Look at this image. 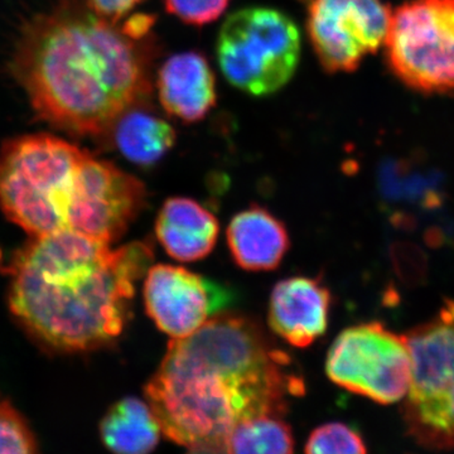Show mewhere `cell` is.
<instances>
[{
    "label": "cell",
    "mask_w": 454,
    "mask_h": 454,
    "mask_svg": "<svg viewBox=\"0 0 454 454\" xmlns=\"http://www.w3.org/2000/svg\"><path fill=\"white\" fill-rule=\"evenodd\" d=\"M405 337L413 364L403 404L406 433L427 450H454V301Z\"/></svg>",
    "instance_id": "5"
},
{
    "label": "cell",
    "mask_w": 454,
    "mask_h": 454,
    "mask_svg": "<svg viewBox=\"0 0 454 454\" xmlns=\"http://www.w3.org/2000/svg\"><path fill=\"white\" fill-rule=\"evenodd\" d=\"M216 56L232 86L254 97H267L291 82L297 70L300 31L292 18L278 9H240L221 27Z\"/></svg>",
    "instance_id": "6"
},
{
    "label": "cell",
    "mask_w": 454,
    "mask_h": 454,
    "mask_svg": "<svg viewBox=\"0 0 454 454\" xmlns=\"http://www.w3.org/2000/svg\"><path fill=\"white\" fill-rule=\"evenodd\" d=\"M65 229L32 236L11 264L9 306L23 327L50 348L89 351L127 325L136 284L148 270L151 244L118 250Z\"/></svg>",
    "instance_id": "3"
},
{
    "label": "cell",
    "mask_w": 454,
    "mask_h": 454,
    "mask_svg": "<svg viewBox=\"0 0 454 454\" xmlns=\"http://www.w3.org/2000/svg\"><path fill=\"white\" fill-rule=\"evenodd\" d=\"M145 301L157 327L177 340L195 333L225 309L231 304L232 293L187 269L158 264L146 273Z\"/></svg>",
    "instance_id": "11"
},
{
    "label": "cell",
    "mask_w": 454,
    "mask_h": 454,
    "mask_svg": "<svg viewBox=\"0 0 454 454\" xmlns=\"http://www.w3.org/2000/svg\"><path fill=\"white\" fill-rule=\"evenodd\" d=\"M86 2L100 16L107 18L112 22L118 23L122 17L127 16L143 0H86Z\"/></svg>",
    "instance_id": "22"
},
{
    "label": "cell",
    "mask_w": 454,
    "mask_h": 454,
    "mask_svg": "<svg viewBox=\"0 0 454 454\" xmlns=\"http://www.w3.org/2000/svg\"><path fill=\"white\" fill-rule=\"evenodd\" d=\"M152 56L148 35L100 16L86 0H61L20 31L11 71L42 121L101 137L151 95Z\"/></svg>",
    "instance_id": "2"
},
{
    "label": "cell",
    "mask_w": 454,
    "mask_h": 454,
    "mask_svg": "<svg viewBox=\"0 0 454 454\" xmlns=\"http://www.w3.org/2000/svg\"><path fill=\"white\" fill-rule=\"evenodd\" d=\"M145 391L170 441L192 452L226 453L239 424L283 417L289 397L304 394V380L256 322L223 313L173 340Z\"/></svg>",
    "instance_id": "1"
},
{
    "label": "cell",
    "mask_w": 454,
    "mask_h": 454,
    "mask_svg": "<svg viewBox=\"0 0 454 454\" xmlns=\"http://www.w3.org/2000/svg\"><path fill=\"white\" fill-rule=\"evenodd\" d=\"M37 441L25 418L0 396V453L37 452Z\"/></svg>",
    "instance_id": "20"
},
{
    "label": "cell",
    "mask_w": 454,
    "mask_h": 454,
    "mask_svg": "<svg viewBox=\"0 0 454 454\" xmlns=\"http://www.w3.org/2000/svg\"><path fill=\"white\" fill-rule=\"evenodd\" d=\"M405 334L380 322L352 325L339 334L325 360V372L343 389L389 405L404 399L411 382Z\"/></svg>",
    "instance_id": "8"
},
{
    "label": "cell",
    "mask_w": 454,
    "mask_h": 454,
    "mask_svg": "<svg viewBox=\"0 0 454 454\" xmlns=\"http://www.w3.org/2000/svg\"><path fill=\"white\" fill-rule=\"evenodd\" d=\"M331 293L318 280L294 277L274 286L269 303L271 330L295 348H307L327 331Z\"/></svg>",
    "instance_id": "12"
},
{
    "label": "cell",
    "mask_w": 454,
    "mask_h": 454,
    "mask_svg": "<svg viewBox=\"0 0 454 454\" xmlns=\"http://www.w3.org/2000/svg\"><path fill=\"white\" fill-rule=\"evenodd\" d=\"M307 453L346 454L366 453V442L356 429L345 423H327L310 433L306 443Z\"/></svg>",
    "instance_id": "19"
},
{
    "label": "cell",
    "mask_w": 454,
    "mask_h": 454,
    "mask_svg": "<svg viewBox=\"0 0 454 454\" xmlns=\"http://www.w3.org/2000/svg\"><path fill=\"white\" fill-rule=\"evenodd\" d=\"M219 221L195 200H167L155 221V234L163 249L178 262L206 258L219 236Z\"/></svg>",
    "instance_id": "14"
},
{
    "label": "cell",
    "mask_w": 454,
    "mask_h": 454,
    "mask_svg": "<svg viewBox=\"0 0 454 454\" xmlns=\"http://www.w3.org/2000/svg\"><path fill=\"white\" fill-rule=\"evenodd\" d=\"M88 151L52 134H27L0 146V208L32 236L67 229L77 173Z\"/></svg>",
    "instance_id": "4"
},
{
    "label": "cell",
    "mask_w": 454,
    "mask_h": 454,
    "mask_svg": "<svg viewBox=\"0 0 454 454\" xmlns=\"http://www.w3.org/2000/svg\"><path fill=\"white\" fill-rule=\"evenodd\" d=\"M160 422L151 405L124 397L114 404L100 424L104 446L115 453H149L160 443Z\"/></svg>",
    "instance_id": "16"
},
{
    "label": "cell",
    "mask_w": 454,
    "mask_h": 454,
    "mask_svg": "<svg viewBox=\"0 0 454 454\" xmlns=\"http://www.w3.org/2000/svg\"><path fill=\"white\" fill-rule=\"evenodd\" d=\"M231 0H164L169 14L192 26H206L223 16Z\"/></svg>",
    "instance_id": "21"
},
{
    "label": "cell",
    "mask_w": 454,
    "mask_h": 454,
    "mask_svg": "<svg viewBox=\"0 0 454 454\" xmlns=\"http://www.w3.org/2000/svg\"><path fill=\"white\" fill-rule=\"evenodd\" d=\"M391 12L382 0H310L307 33L325 71L354 73L378 52Z\"/></svg>",
    "instance_id": "9"
},
{
    "label": "cell",
    "mask_w": 454,
    "mask_h": 454,
    "mask_svg": "<svg viewBox=\"0 0 454 454\" xmlns=\"http://www.w3.org/2000/svg\"><path fill=\"white\" fill-rule=\"evenodd\" d=\"M163 109L184 122L201 121L216 104V79L207 59L196 51L170 56L158 71Z\"/></svg>",
    "instance_id": "13"
},
{
    "label": "cell",
    "mask_w": 454,
    "mask_h": 454,
    "mask_svg": "<svg viewBox=\"0 0 454 454\" xmlns=\"http://www.w3.org/2000/svg\"><path fill=\"white\" fill-rule=\"evenodd\" d=\"M146 191L140 179L88 152L67 212V229L113 244L142 212Z\"/></svg>",
    "instance_id": "10"
},
{
    "label": "cell",
    "mask_w": 454,
    "mask_h": 454,
    "mask_svg": "<svg viewBox=\"0 0 454 454\" xmlns=\"http://www.w3.org/2000/svg\"><path fill=\"white\" fill-rule=\"evenodd\" d=\"M114 142L131 163L151 167L166 157L176 143L172 125L154 114L129 110L114 125Z\"/></svg>",
    "instance_id": "17"
},
{
    "label": "cell",
    "mask_w": 454,
    "mask_h": 454,
    "mask_svg": "<svg viewBox=\"0 0 454 454\" xmlns=\"http://www.w3.org/2000/svg\"><path fill=\"white\" fill-rule=\"evenodd\" d=\"M291 427L278 415H260L239 424L227 442L226 453H292Z\"/></svg>",
    "instance_id": "18"
},
{
    "label": "cell",
    "mask_w": 454,
    "mask_h": 454,
    "mask_svg": "<svg viewBox=\"0 0 454 454\" xmlns=\"http://www.w3.org/2000/svg\"><path fill=\"white\" fill-rule=\"evenodd\" d=\"M385 64L418 94H454V0H406L391 12Z\"/></svg>",
    "instance_id": "7"
},
{
    "label": "cell",
    "mask_w": 454,
    "mask_h": 454,
    "mask_svg": "<svg viewBox=\"0 0 454 454\" xmlns=\"http://www.w3.org/2000/svg\"><path fill=\"white\" fill-rule=\"evenodd\" d=\"M226 235L236 264L249 271L277 269L291 245L282 221L258 206L235 215Z\"/></svg>",
    "instance_id": "15"
}]
</instances>
